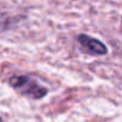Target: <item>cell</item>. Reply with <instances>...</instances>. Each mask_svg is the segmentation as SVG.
Here are the masks:
<instances>
[{
	"instance_id": "6da1fadb",
	"label": "cell",
	"mask_w": 122,
	"mask_h": 122,
	"mask_svg": "<svg viewBox=\"0 0 122 122\" xmlns=\"http://www.w3.org/2000/svg\"><path fill=\"white\" fill-rule=\"evenodd\" d=\"M9 84L17 93L31 99H42L48 95V89L30 76H13Z\"/></svg>"
},
{
	"instance_id": "277c9868",
	"label": "cell",
	"mask_w": 122,
	"mask_h": 122,
	"mask_svg": "<svg viewBox=\"0 0 122 122\" xmlns=\"http://www.w3.org/2000/svg\"><path fill=\"white\" fill-rule=\"evenodd\" d=\"M0 122H3V118L1 117H0Z\"/></svg>"
},
{
	"instance_id": "3957f363",
	"label": "cell",
	"mask_w": 122,
	"mask_h": 122,
	"mask_svg": "<svg viewBox=\"0 0 122 122\" xmlns=\"http://www.w3.org/2000/svg\"><path fill=\"white\" fill-rule=\"evenodd\" d=\"M16 23V19L15 18H11V17H5V18H1L0 17V32H4L9 29H11Z\"/></svg>"
},
{
	"instance_id": "7a4b0ae2",
	"label": "cell",
	"mask_w": 122,
	"mask_h": 122,
	"mask_svg": "<svg viewBox=\"0 0 122 122\" xmlns=\"http://www.w3.org/2000/svg\"><path fill=\"white\" fill-rule=\"evenodd\" d=\"M77 42L80 46V49L91 56H103L108 54V47L99 40L91 37L86 34H80L77 36Z\"/></svg>"
}]
</instances>
